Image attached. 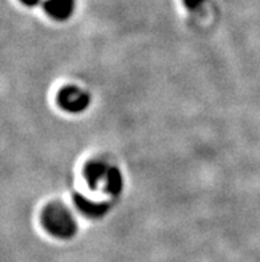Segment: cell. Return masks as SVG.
<instances>
[{"label":"cell","instance_id":"1","mask_svg":"<svg viewBox=\"0 0 260 262\" xmlns=\"http://www.w3.org/2000/svg\"><path fill=\"white\" fill-rule=\"evenodd\" d=\"M85 177L94 189H101L110 194H119L122 189V177L119 169L104 163H92L86 166Z\"/></svg>","mask_w":260,"mask_h":262},{"label":"cell","instance_id":"2","mask_svg":"<svg viewBox=\"0 0 260 262\" xmlns=\"http://www.w3.org/2000/svg\"><path fill=\"white\" fill-rule=\"evenodd\" d=\"M43 225L59 238H70L76 233V223L70 213L61 205H51L43 213Z\"/></svg>","mask_w":260,"mask_h":262},{"label":"cell","instance_id":"3","mask_svg":"<svg viewBox=\"0 0 260 262\" xmlns=\"http://www.w3.org/2000/svg\"><path fill=\"white\" fill-rule=\"evenodd\" d=\"M59 103L68 112H81L88 106L89 97L76 88H65L60 92Z\"/></svg>","mask_w":260,"mask_h":262},{"label":"cell","instance_id":"4","mask_svg":"<svg viewBox=\"0 0 260 262\" xmlns=\"http://www.w3.org/2000/svg\"><path fill=\"white\" fill-rule=\"evenodd\" d=\"M73 10V0H48L45 11L57 20H64L69 16Z\"/></svg>","mask_w":260,"mask_h":262},{"label":"cell","instance_id":"5","mask_svg":"<svg viewBox=\"0 0 260 262\" xmlns=\"http://www.w3.org/2000/svg\"><path fill=\"white\" fill-rule=\"evenodd\" d=\"M76 205L79 206V209L83 213L88 214L90 217H100L102 214H105L106 210H108V205L106 204L101 203H94V201H90L89 199L85 197H76Z\"/></svg>","mask_w":260,"mask_h":262},{"label":"cell","instance_id":"6","mask_svg":"<svg viewBox=\"0 0 260 262\" xmlns=\"http://www.w3.org/2000/svg\"><path fill=\"white\" fill-rule=\"evenodd\" d=\"M204 0H184V4L187 6L188 10H197L198 7L202 6Z\"/></svg>","mask_w":260,"mask_h":262},{"label":"cell","instance_id":"7","mask_svg":"<svg viewBox=\"0 0 260 262\" xmlns=\"http://www.w3.org/2000/svg\"><path fill=\"white\" fill-rule=\"evenodd\" d=\"M24 4H27V6H35V4L39 2V0H21Z\"/></svg>","mask_w":260,"mask_h":262}]
</instances>
